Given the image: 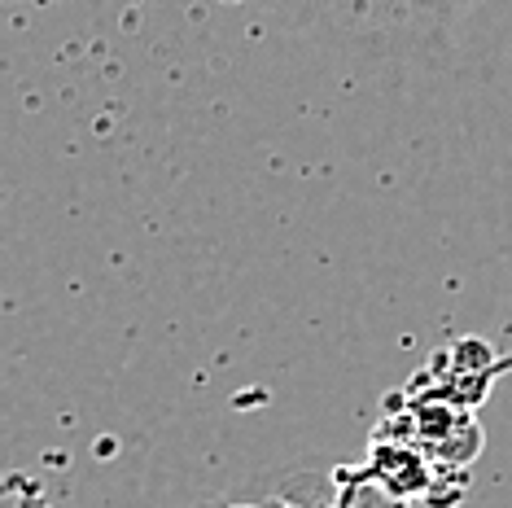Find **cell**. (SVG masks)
Returning a JSON list of instances; mask_svg holds the SVG:
<instances>
[{"label":"cell","mask_w":512,"mask_h":508,"mask_svg":"<svg viewBox=\"0 0 512 508\" xmlns=\"http://www.w3.org/2000/svg\"><path fill=\"white\" fill-rule=\"evenodd\" d=\"M337 36L372 49H425L447 40L473 0H298Z\"/></svg>","instance_id":"1"}]
</instances>
